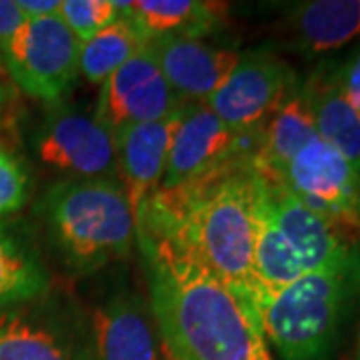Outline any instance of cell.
Instances as JSON below:
<instances>
[{
	"instance_id": "obj_1",
	"label": "cell",
	"mask_w": 360,
	"mask_h": 360,
	"mask_svg": "<svg viewBox=\"0 0 360 360\" xmlns=\"http://www.w3.org/2000/svg\"><path fill=\"white\" fill-rule=\"evenodd\" d=\"M150 310L165 360H272L257 302L179 243L144 232Z\"/></svg>"
},
{
	"instance_id": "obj_2",
	"label": "cell",
	"mask_w": 360,
	"mask_h": 360,
	"mask_svg": "<svg viewBox=\"0 0 360 360\" xmlns=\"http://www.w3.org/2000/svg\"><path fill=\"white\" fill-rule=\"evenodd\" d=\"M252 156L238 153L208 174L158 188L142 210L136 238L150 232L179 243L257 302L252 255L260 179Z\"/></svg>"
},
{
	"instance_id": "obj_3",
	"label": "cell",
	"mask_w": 360,
	"mask_h": 360,
	"mask_svg": "<svg viewBox=\"0 0 360 360\" xmlns=\"http://www.w3.org/2000/svg\"><path fill=\"white\" fill-rule=\"evenodd\" d=\"M258 172V170H257ZM255 292L257 307L310 272L338 266L359 257L356 245L302 205L278 180L258 172Z\"/></svg>"
},
{
	"instance_id": "obj_4",
	"label": "cell",
	"mask_w": 360,
	"mask_h": 360,
	"mask_svg": "<svg viewBox=\"0 0 360 360\" xmlns=\"http://www.w3.org/2000/svg\"><path fill=\"white\" fill-rule=\"evenodd\" d=\"M52 240L68 269L94 272L129 257L136 222L118 179H66L42 198Z\"/></svg>"
},
{
	"instance_id": "obj_5",
	"label": "cell",
	"mask_w": 360,
	"mask_h": 360,
	"mask_svg": "<svg viewBox=\"0 0 360 360\" xmlns=\"http://www.w3.org/2000/svg\"><path fill=\"white\" fill-rule=\"evenodd\" d=\"M360 288V257L316 270L258 307L260 326L281 360H330Z\"/></svg>"
},
{
	"instance_id": "obj_6",
	"label": "cell",
	"mask_w": 360,
	"mask_h": 360,
	"mask_svg": "<svg viewBox=\"0 0 360 360\" xmlns=\"http://www.w3.org/2000/svg\"><path fill=\"white\" fill-rule=\"evenodd\" d=\"M2 58L18 89L49 104L60 103L80 77V40L58 14L25 18Z\"/></svg>"
},
{
	"instance_id": "obj_7",
	"label": "cell",
	"mask_w": 360,
	"mask_h": 360,
	"mask_svg": "<svg viewBox=\"0 0 360 360\" xmlns=\"http://www.w3.org/2000/svg\"><path fill=\"white\" fill-rule=\"evenodd\" d=\"M269 179L278 180L307 208L359 246L360 172L319 134Z\"/></svg>"
},
{
	"instance_id": "obj_8",
	"label": "cell",
	"mask_w": 360,
	"mask_h": 360,
	"mask_svg": "<svg viewBox=\"0 0 360 360\" xmlns=\"http://www.w3.org/2000/svg\"><path fill=\"white\" fill-rule=\"evenodd\" d=\"M298 89L292 66L269 51L240 54L232 72L205 104L243 136H257L281 104Z\"/></svg>"
},
{
	"instance_id": "obj_9",
	"label": "cell",
	"mask_w": 360,
	"mask_h": 360,
	"mask_svg": "<svg viewBox=\"0 0 360 360\" xmlns=\"http://www.w3.org/2000/svg\"><path fill=\"white\" fill-rule=\"evenodd\" d=\"M39 158L72 179H116V136L96 116L54 103L37 132Z\"/></svg>"
},
{
	"instance_id": "obj_10",
	"label": "cell",
	"mask_w": 360,
	"mask_h": 360,
	"mask_svg": "<svg viewBox=\"0 0 360 360\" xmlns=\"http://www.w3.org/2000/svg\"><path fill=\"white\" fill-rule=\"evenodd\" d=\"M184 104L170 89L153 52L144 44L139 54L101 84L94 116L116 136L134 124L167 118Z\"/></svg>"
},
{
	"instance_id": "obj_11",
	"label": "cell",
	"mask_w": 360,
	"mask_h": 360,
	"mask_svg": "<svg viewBox=\"0 0 360 360\" xmlns=\"http://www.w3.org/2000/svg\"><path fill=\"white\" fill-rule=\"evenodd\" d=\"M257 136L229 129L205 103H186L172 136L167 172L158 188H172L222 167L238 153H257Z\"/></svg>"
},
{
	"instance_id": "obj_12",
	"label": "cell",
	"mask_w": 360,
	"mask_h": 360,
	"mask_svg": "<svg viewBox=\"0 0 360 360\" xmlns=\"http://www.w3.org/2000/svg\"><path fill=\"white\" fill-rule=\"evenodd\" d=\"M182 110L184 106L167 118L134 124L116 134V176L127 193L136 229L148 198L165 179L170 144Z\"/></svg>"
},
{
	"instance_id": "obj_13",
	"label": "cell",
	"mask_w": 360,
	"mask_h": 360,
	"mask_svg": "<svg viewBox=\"0 0 360 360\" xmlns=\"http://www.w3.org/2000/svg\"><path fill=\"white\" fill-rule=\"evenodd\" d=\"M90 360H165L153 310L134 292H118L90 314Z\"/></svg>"
},
{
	"instance_id": "obj_14",
	"label": "cell",
	"mask_w": 360,
	"mask_h": 360,
	"mask_svg": "<svg viewBox=\"0 0 360 360\" xmlns=\"http://www.w3.org/2000/svg\"><path fill=\"white\" fill-rule=\"evenodd\" d=\"M146 46L182 103H205L240 58V52L191 37H153Z\"/></svg>"
},
{
	"instance_id": "obj_15",
	"label": "cell",
	"mask_w": 360,
	"mask_h": 360,
	"mask_svg": "<svg viewBox=\"0 0 360 360\" xmlns=\"http://www.w3.org/2000/svg\"><path fill=\"white\" fill-rule=\"evenodd\" d=\"M25 304L0 309V360H90L60 322Z\"/></svg>"
},
{
	"instance_id": "obj_16",
	"label": "cell",
	"mask_w": 360,
	"mask_h": 360,
	"mask_svg": "<svg viewBox=\"0 0 360 360\" xmlns=\"http://www.w3.org/2000/svg\"><path fill=\"white\" fill-rule=\"evenodd\" d=\"M314 129L360 172V106L342 90L336 72L319 70L302 86Z\"/></svg>"
},
{
	"instance_id": "obj_17",
	"label": "cell",
	"mask_w": 360,
	"mask_h": 360,
	"mask_svg": "<svg viewBox=\"0 0 360 360\" xmlns=\"http://www.w3.org/2000/svg\"><path fill=\"white\" fill-rule=\"evenodd\" d=\"M286 26L300 51H336L360 37V0L300 2L288 14Z\"/></svg>"
},
{
	"instance_id": "obj_18",
	"label": "cell",
	"mask_w": 360,
	"mask_h": 360,
	"mask_svg": "<svg viewBox=\"0 0 360 360\" xmlns=\"http://www.w3.org/2000/svg\"><path fill=\"white\" fill-rule=\"evenodd\" d=\"M314 136L312 110L302 86H298L258 132L257 153L252 156L255 168L264 176H276Z\"/></svg>"
},
{
	"instance_id": "obj_19",
	"label": "cell",
	"mask_w": 360,
	"mask_h": 360,
	"mask_svg": "<svg viewBox=\"0 0 360 360\" xmlns=\"http://www.w3.org/2000/svg\"><path fill=\"white\" fill-rule=\"evenodd\" d=\"M219 4L196 0H134L130 20L146 39L191 37L200 39L220 22Z\"/></svg>"
},
{
	"instance_id": "obj_20",
	"label": "cell",
	"mask_w": 360,
	"mask_h": 360,
	"mask_svg": "<svg viewBox=\"0 0 360 360\" xmlns=\"http://www.w3.org/2000/svg\"><path fill=\"white\" fill-rule=\"evenodd\" d=\"M49 286L39 252L8 224L0 222V309L25 304Z\"/></svg>"
},
{
	"instance_id": "obj_21",
	"label": "cell",
	"mask_w": 360,
	"mask_h": 360,
	"mask_svg": "<svg viewBox=\"0 0 360 360\" xmlns=\"http://www.w3.org/2000/svg\"><path fill=\"white\" fill-rule=\"evenodd\" d=\"M146 37L136 25L120 16L86 42H80V75L92 84H103L106 78L127 65L144 49Z\"/></svg>"
},
{
	"instance_id": "obj_22",
	"label": "cell",
	"mask_w": 360,
	"mask_h": 360,
	"mask_svg": "<svg viewBox=\"0 0 360 360\" xmlns=\"http://www.w3.org/2000/svg\"><path fill=\"white\" fill-rule=\"evenodd\" d=\"M58 16L80 42L120 18L115 0H60Z\"/></svg>"
},
{
	"instance_id": "obj_23",
	"label": "cell",
	"mask_w": 360,
	"mask_h": 360,
	"mask_svg": "<svg viewBox=\"0 0 360 360\" xmlns=\"http://www.w3.org/2000/svg\"><path fill=\"white\" fill-rule=\"evenodd\" d=\"M30 170L11 146L0 142V219L22 210L30 198Z\"/></svg>"
},
{
	"instance_id": "obj_24",
	"label": "cell",
	"mask_w": 360,
	"mask_h": 360,
	"mask_svg": "<svg viewBox=\"0 0 360 360\" xmlns=\"http://www.w3.org/2000/svg\"><path fill=\"white\" fill-rule=\"evenodd\" d=\"M25 14L18 8L16 2L11 0H0V52L13 39V34L18 30V26L25 22Z\"/></svg>"
},
{
	"instance_id": "obj_25",
	"label": "cell",
	"mask_w": 360,
	"mask_h": 360,
	"mask_svg": "<svg viewBox=\"0 0 360 360\" xmlns=\"http://www.w3.org/2000/svg\"><path fill=\"white\" fill-rule=\"evenodd\" d=\"M336 77L342 90L360 106V54L348 60L340 70H336Z\"/></svg>"
},
{
	"instance_id": "obj_26",
	"label": "cell",
	"mask_w": 360,
	"mask_h": 360,
	"mask_svg": "<svg viewBox=\"0 0 360 360\" xmlns=\"http://www.w3.org/2000/svg\"><path fill=\"white\" fill-rule=\"evenodd\" d=\"M16 4L26 18H40L58 14L60 0H16Z\"/></svg>"
},
{
	"instance_id": "obj_27",
	"label": "cell",
	"mask_w": 360,
	"mask_h": 360,
	"mask_svg": "<svg viewBox=\"0 0 360 360\" xmlns=\"http://www.w3.org/2000/svg\"><path fill=\"white\" fill-rule=\"evenodd\" d=\"M2 108H4V90L0 86V118H2Z\"/></svg>"
},
{
	"instance_id": "obj_28",
	"label": "cell",
	"mask_w": 360,
	"mask_h": 360,
	"mask_svg": "<svg viewBox=\"0 0 360 360\" xmlns=\"http://www.w3.org/2000/svg\"><path fill=\"white\" fill-rule=\"evenodd\" d=\"M356 360H360V333H359V340H356Z\"/></svg>"
}]
</instances>
